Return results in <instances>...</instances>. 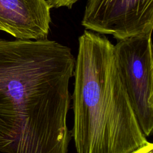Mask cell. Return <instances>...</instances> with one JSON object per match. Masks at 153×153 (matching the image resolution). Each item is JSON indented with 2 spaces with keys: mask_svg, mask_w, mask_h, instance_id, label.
<instances>
[{
  "mask_svg": "<svg viewBox=\"0 0 153 153\" xmlns=\"http://www.w3.org/2000/svg\"><path fill=\"white\" fill-rule=\"evenodd\" d=\"M114 45L85 30L78 38L71 99L77 153H131L148 143L123 84Z\"/></svg>",
  "mask_w": 153,
  "mask_h": 153,
  "instance_id": "cell-1",
  "label": "cell"
},
{
  "mask_svg": "<svg viewBox=\"0 0 153 153\" xmlns=\"http://www.w3.org/2000/svg\"><path fill=\"white\" fill-rule=\"evenodd\" d=\"M152 33L117 41V67L139 126L145 137L153 130Z\"/></svg>",
  "mask_w": 153,
  "mask_h": 153,
  "instance_id": "cell-2",
  "label": "cell"
},
{
  "mask_svg": "<svg viewBox=\"0 0 153 153\" xmlns=\"http://www.w3.org/2000/svg\"><path fill=\"white\" fill-rule=\"evenodd\" d=\"M81 25L117 41L152 33L153 0H87Z\"/></svg>",
  "mask_w": 153,
  "mask_h": 153,
  "instance_id": "cell-3",
  "label": "cell"
},
{
  "mask_svg": "<svg viewBox=\"0 0 153 153\" xmlns=\"http://www.w3.org/2000/svg\"><path fill=\"white\" fill-rule=\"evenodd\" d=\"M50 9L46 0H0V30L16 39H47Z\"/></svg>",
  "mask_w": 153,
  "mask_h": 153,
  "instance_id": "cell-4",
  "label": "cell"
},
{
  "mask_svg": "<svg viewBox=\"0 0 153 153\" xmlns=\"http://www.w3.org/2000/svg\"><path fill=\"white\" fill-rule=\"evenodd\" d=\"M50 8H59L60 7H66L71 9L74 4L79 0H46Z\"/></svg>",
  "mask_w": 153,
  "mask_h": 153,
  "instance_id": "cell-5",
  "label": "cell"
},
{
  "mask_svg": "<svg viewBox=\"0 0 153 153\" xmlns=\"http://www.w3.org/2000/svg\"><path fill=\"white\" fill-rule=\"evenodd\" d=\"M131 153H153V144L148 142L146 145L137 149Z\"/></svg>",
  "mask_w": 153,
  "mask_h": 153,
  "instance_id": "cell-6",
  "label": "cell"
}]
</instances>
